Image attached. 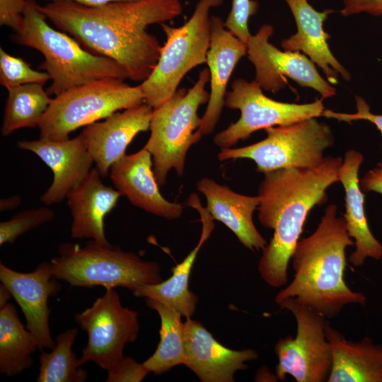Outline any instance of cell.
<instances>
[{
    "instance_id": "6da1fadb",
    "label": "cell",
    "mask_w": 382,
    "mask_h": 382,
    "mask_svg": "<svg viewBox=\"0 0 382 382\" xmlns=\"http://www.w3.org/2000/svg\"><path fill=\"white\" fill-rule=\"evenodd\" d=\"M39 7L58 30L88 51L116 61L137 82L151 74L162 47L147 28L173 20L183 11L180 0L119 1L99 6L58 1Z\"/></svg>"
},
{
    "instance_id": "7a4b0ae2",
    "label": "cell",
    "mask_w": 382,
    "mask_h": 382,
    "mask_svg": "<svg viewBox=\"0 0 382 382\" xmlns=\"http://www.w3.org/2000/svg\"><path fill=\"white\" fill-rule=\"evenodd\" d=\"M342 160L330 156L314 168H286L264 173L258 188V219L274 233L262 249L258 270L268 285L286 284L289 262L308 214L327 201L326 190L338 181Z\"/></svg>"
},
{
    "instance_id": "3957f363",
    "label": "cell",
    "mask_w": 382,
    "mask_h": 382,
    "mask_svg": "<svg viewBox=\"0 0 382 382\" xmlns=\"http://www.w3.org/2000/svg\"><path fill=\"white\" fill-rule=\"evenodd\" d=\"M354 245L337 206L329 204L316 229L299 241L292 254L294 276L276 296L277 303L294 298L326 318L337 316L347 304L366 303V296L347 285L346 248Z\"/></svg>"
},
{
    "instance_id": "277c9868",
    "label": "cell",
    "mask_w": 382,
    "mask_h": 382,
    "mask_svg": "<svg viewBox=\"0 0 382 382\" xmlns=\"http://www.w3.org/2000/svg\"><path fill=\"white\" fill-rule=\"evenodd\" d=\"M39 6L35 0H26L15 38L44 57L40 68L52 81L47 89L50 96L98 79H129L125 69L116 61L88 51L67 33L50 26Z\"/></svg>"
},
{
    "instance_id": "5b68a950",
    "label": "cell",
    "mask_w": 382,
    "mask_h": 382,
    "mask_svg": "<svg viewBox=\"0 0 382 382\" xmlns=\"http://www.w3.org/2000/svg\"><path fill=\"white\" fill-rule=\"evenodd\" d=\"M50 265L54 277L72 286H121L132 291L162 281L156 262L144 260L135 253L93 240L83 246L74 243L60 244L58 255Z\"/></svg>"
},
{
    "instance_id": "8992f818",
    "label": "cell",
    "mask_w": 382,
    "mask_h": 382,
    "mask_svg": "<svg viewBox=\"0 0 382 382\" xmlns=\"http://www.w3.org/2000/svg\"><path fill=\"white\" fill-rule=\"evenodd\" d=\"M210 80L209 69H203L190 89H178L172 97L154 109L150 137L143 148L153 158V170L159 186L166 184L167 175L175 169L179 176L184 173L189 149L202 137L198 131L201 118L198 108L208 103L209 93L205 89Z\"/></svg>"
},
{
    "instance_id": "52a82bcc",
    "label": "cell",
    "mask_w": 382,
    "mask_h": 382,
    "mask_svg": "<svg viewBox=\"0 0 382 382\" xmlns=\"http://www.w3.org/2000/svg\"><path fill=\"white\" fill-rule=\"evenodd\" d=\"M223 0H199L192 16L175 28L161 24L166 36L158 62L149 76L140 83L144 101L154 109L170 99L185 75L206 63L211 42L210 10Z\"/></svg>"
},
{
    "instance_id": "ba28073f",
    "label": "cell",
    "mask_w": 382,
    "mask_h": 382,
    "mask_svg": "<svg viewBox=\"0 0 382 382\" xmlns=\"http://www.w3.org/2000/svg\"><path fill=\"white\" fill-rule=\"evenodd\" d=\"M145 103L141 87L117 79H103L69 88L52 98L37 127L40 137L69 139L76 129Z\"/></svg>"
},
{
    "instance_id": "9c48e42d",
    "label": "cell",
    "mask_w": 382,
    "mask_h": 382,
    "mask_svg": "<svg viewBox=\"0 0 382 382\" xmlns=\"http://www.w3.org/2000/svg\"><path fill=\"white\" fill-rule=\"evenodd\" d=\"M265 130L267 137L257 143L221 149L219 160L250 158L262 173L286 168L311 169L323 161L325 151L335 141L330 127L316 117Z\"/></svg>"
},
{
    "instance_id": "30bf717a",
    "label": "cell",
    "mask_w": 382,
    "mask_h": 382,
    "mask_svg": "<svg viewBox=\"0 0 382 382\" xmlns=\"http://www.w3.org/2000/svg\"><path fill=\"white\" fill-rule=\"evenodd\" d=\"M292 313L297 331L294 338L280 339L274 347L278 364L276 376L290 375L297 382L328 381L332 367V350L325 336L326 318L294 298L277 303Z\"/></svg>"
},
{
    "instance_id": "8fae6325",
    "label": "cell",
    "mask_w": 382,
    "mask_h": 382,
    "mask_svg": "<svg viewBox=\"0 0 382 382\" xmlns=\"http://www.w3.org/2000/svg\"><path fill=\"white\" fill-rule=\"evenodd\" d=\"M225 106L241 111L238 120L217 133L214 144L221 149L230 148L253 132L274 126L291 125L306 119L322 116V99L310 103H283L267 97L259 83L236 79L226 93Z\"/></svg>"
},
{
    "instance_id": "7c38bea8",
    "label": "cell",
    "mask_w": 382,
    "mask_h": 382,
    "mask_svg": "<svg viewBox=\"0 0 382 382\" xmlns=\"http://www.w3.org/2000/svg\"><path fill=\"white\" fill-rule=\"evenodd\" d=\"M74 318L88 335L80 364L91 361L106 371L124 358L125 345L134 342L139 331L138 313L124 307L114 289H106Z\"/></svg>"
},
{
    "instance_id": "4fadbf2b",
    "label": "cell",
    "mask_w": 382,
    "mask_h": 382,
    "mask_svg": "<svg viewBox=\"0 0 382 382\" xmlns=\"http://www.w3.org/2000/svg\"><path fill=\"white\" fill-rule=\"evenodd\" d=\"M273 32L272 25H263L247 42L246 54L255 66V80L261 88L277 93L290 79L301 87L318 91L322 100L335 96V88L321 76L315 63L306 55L281 51L270 42Z\"/></svg>"
},
{
    "instance_id": "5bb4252c",
    "label": "cell",
    "mask_w": 382,
    "mask_h": 382,
    "mask_svg": "<svg viewBox=\"0 0 382 382\" xmlns=\"http://www.w3.org/2000/svg\"><path fill=\"white\" fill-rule=\"evenodd\" d=\"M0 281L21 308L38 349H52L55 342L50 329L48 300L58 294L62 284L54 277L50 262H43L29 272L12 270L1 262Z\"/></svg>"
},
{
    "instance_id": "9a60e30c",
    "label": "cell",
    "mask_w": 382,
    "mask_h": 382,
    "mask_svg": "<svg viewBox=\"0 0 382 382\" xmlns=\"http://www.w3.org/2000/svg\"><path fill=\"white\" fill-rule=\"evenodd\" d=\"M153 111L144 103L84 127L81 134L102 177L107 176L112 164L126 154L134 137L149 129Z\"/></svg>"
},
{
    "instance_id": "2e32d148",
    "label": "cell",
    "mask_w": 382,
    "mask_h": 382,
    "mask_svg": "<svg viewBox=\"0 0 382 382\" xmlns=\"http://www.w3.org/2000/svg\"><path fill=\"white\" fill-rule=\"evenodd\" d=\"M20 149L36 154L52 171L53 180L40 197L46 205L61 203L91 170L93 160L80 134L66 140L40 138L17 142Z\"/></svg>"
},
{
    "instance_id": "e0dca14e",
    "label": "cell",
    "mask_w": 382,
    "mask_h": 382,
    "mask_svg": "<svg viewBox=\"0 0 382 382\" xmlns=\"http://www.w3.org/2000/svg\"><path fill=\"white\" fill-rule=\"evenodd\" d=\"M151 157L144 148L125 154L110 167V178L116 190L135 207L166 219H178L183 206L166 200L160 193Z\"/></svg>"
},
{
    "instance_id": "ac0fdd59",
    "label": "cell",
    "mask_w": 382,
    "mask_h": 382,
    "mask_svg": "<svg viewBox=\"0 0 382 382\" xmlns=\"http://www.w3.org/2000/svg\"><path fill=\"white\" fill-rule=\"evenodd\" d=\"M186 360L184 365L202 382H232L236 371L257 358L251 349L233 350L220 344L198 321L185 322Z\"/></svg>"
},
{
    "instance_id": "d6986e66",
    "label": "cell",
    "mask_w": 382,
    "mask_h": 382,
    "mask_svg": "<svg viewBox=\"0 0 382 382\" xmlns=\"http://www.w3.org/2000/svg\"><path fill=\"white\" fill-rule=\"evenodd\" d=\"M247 53V43L228 30L224 21L211 16V42L207 54L210 75L209 99L198 131L208 135L214 129L225 105L226 87L239 60Z\"/></svg>"
},
{
    "instance_id": "ffe728a7",
    "label": "cell",
    "mask_w": 382,
    "mask_h": 382,
    "mask_svg": "<svg viewBox=\"0 0 382 382\" xmlns=\"http://www.w3.org/2000/svg\"><path fill=\"white\" fill-rule=\"evenodd\" d=\"M100 177L96 167L91 168L67 194V204L73 219L71 236L110 245L105 233L104 220L122 195L105 185Z\"/></svg>"
},
{
    "instance_id": "44dd1931",
    "label": "cell",
    "mask_w": 382,
    "mask_h": 382,
    "mask_svg": "<svg viewBox=\"0 0 382 382\" xmlns=\"http://www.w3.org/2000/svg\"><path fill=\"white\" fill-rule=\"evenodd\" d=\"M296 23L297 32L282 41L286 51H302L315 64L322 69L330 84L337 83L338 74L345 80L351 79V74L337 61L330 50V35L323 28V23L332 9L316 11L308 0H284Z\"/></svg>"
},
{
    "instance_id": "7402d4cb",
    "label": "cell",
    "mask_w": 382,
    "mask_h": 382,
    "mask_svg": "<svg viewBox=\"0 0 382 382\" xmlns=\"http://www.w3.org/2000/svg\"><path fill=\"white\" fill-rule=\"evenodd\" d=\"M363 161L359 151L348 150L338 172V181L345 193L343 218L349 236L354 240L355 250L349 259L354 267L362 265L367 257L376 260L382 258V245L371 233L364 211V195L358 174Z\"/></svg>"
},
{
    "instance_id": "603a6c76",
    "label": "cell",
    "mask_w": 382,
    "mask_h": 382,
    "mask_svg": "<svg viewBox=\"0 0 382 382\" xmlns=\"http://www.w3.org/2000/svg\"><path fill=\"white\" fill-rule=\"evenodd\" d=\"M197 188L204 195L206 209L212 218L226 225L245 248L251 250L265 248L267 241L259 233L253 219L259 204L258 196L236 193L209 178L200 179Z\"/></svg>"
},
{
    "instance_id": "cb8c5ba5",
    "label": "cell",
    "mask_w": 382,
    "mask_h": 382,
    "mask_svg": "<svg viewBox=\"0 0 382 382\" xmlns=\"http://www.w3.org/2000/svg\"><path fill=\"white\" fill-rule=\"evenodd\" d=\"M325 331L332 350L328 382H382V345L368 337L347 340L328 320Z\"/></svg>"
},
{
    "instance_id": "d4e9b609",
    "label": "cell",
    "mask_w": 382,
    "mask_h": 382,
    "mask_svg": "<svg viewBox=\"0 0 382 382\" xmlns=\"http://www.w3.org/2000/svg\"><path fill=\"white\" fill-rule=\"evenodd\" d=\"M195 208L198 209L203 224L197 245L173 269L170 278L156 284L142 285L132 291L135 296L156 300L174 308L186 318L192 316L198 301L197 296L188 287L191 270L200 248L214 228V219L207 210L199 203L195 205Z\"/></svg>"
},
{
    "instance_id": "484cf974",
    "label": "cell",
    "mask_w": 382,
    "mask_h": 382,
    "mask_svg": "<svg viewBox=\"0 0 382 382\" xmlns=\"http://www.w3.org/2000/svg\"><path fill=\"white\" fill-rule=\"evenodd\" d=\"M38 349L31 332L21 322L16 306H0V372L15 376L31 367L32 354Z\"/></svg>"
},
{
    "instance_id": "4316f807",
    "label": "cell",
    "mask_w": 382,
    "mask_h": 382,
    "mask_svg": "<svg viewBox=\"0 0 382 382\" xmlns=\"http://www.w3.org/2000/svg\"><path fill=\"white\" fill-rule=\"evenodd\" d=\"M145 302L158 313L161 328L158 347L143 364L149 372L161 374L185 363V323L181 320V313L174 308L151 299L145 298Z\"/></svg>"
},
{
    "instance_id": "83f0119b",
    "label": "cell",
    "mask_w": 382,
    "mask_h": 382,
    "mask_svg": "<svg viewBox=\"0 0 382 382\" xmlns=\"http://www.w3.org/2000/svg\"><path fill=\"white\" fill-rule=\"evenodd\" d=\"M42 84H25L11 88L4 108L1 132L2 136L27 127H37L52 98Z\"/></svg>"
},
{
    "instance_id": "f1b7e54d",
    "label": "cell",
    "mask_w": 382,
    "mask_h": 382,
    "mask_svg": "<svg viewBox=\"0 0 382 382\" xmlns=\"http://www.w3.org/2000/svg\"><path fill=\"white\" fill-rule=\"evenodd\" d=\"M78 335L76 328H69L56 337L50 352L41 351L37 382H83L88 372L81 367L72 347Z\"/></svg>"
},
{
    "instance_id": "f546056e",
    "label": "cell",
    "mask_w": 382,
    "mask_h": 382,
    "mask_svg": "<svg viewBox=\"0 0 382 382\" xmlns=\"http://www.w3.org/2000/svg\"><path fill=\"white\" fill-rule=\"evenodd\" d=\"M46 71L33 69L21 57L13 56L0 49V83L7 90L25 84L44 85L50 81Z\"/></svg>"
},
{
    "instance_id": "4dcf8cb0",
    "label": "cell",
    "mask_w": 382,
    "mask_h": 382,
    "mask_svg": "<svg viewBox=\"0 0 382 382\" xmlns=\"http://www.w3.org/2000/svg\"><path fill=\"white\" fill-rule=\"evenodd\" d=\"M54 212L47 207H40L21 212L11 219L0 223V245L12 244L23 233L51 221Z\"/></svg>"
},
{
    "instance_id": "1f68e13d",
    "label": "cell",
    "mask_w": 382,
    "mask_h": 382,
    "mask_svg": "<svg viewBox=\"0 0 382 382\" xmlns=\"http://www.w3.org/2000/svg\"><path fill=\"white\" fill-rule=\"evenodd\" d=\"M259 8L255 0H232L231 8L224 21L226 28L243 42L247 43L251 37L248 21Z\"/></svg>"
},
{
    "instance_id": "d6a6232c",
    "label": "cell",
    "mask_w": 382,
    "mask_h": 382,
    "mask_svg": "<svg viewBox=\"0 0 382 382\" xmlns=\"http://www.w3.org/2000/svg\"><path fill=\"white\" fill-rule=\"evenodd\" d=\"M107 382H139L150 372L129 357H124L108 371Z\"/></svg>"
},
{
    "instance_id": "836d02e7",
    "label": "cell",
    "mask_w": 382,
    "mask_h": 382,
    "mask_svg": "<svg viewBox=\"0 0 382 382\" xmlns=\"http://www.w3.org/2000/svg\"><path fill=\"white\" fill-rule=\"evenodd\" d=\"M355 100L357 108V112L355 113L349 114L337 112L330 110H324L322 116L328 118L336 119L339 121L347 123H351L353 121L359 120H367L374 124L382 135V115L371 113L369 104L363 98L356 96Z\"/></svg>"
},
{
    "instance_id": "e575fe53",
    "label": "cell",
    "mask_w": 382,
    "mask_h": 382,
    "mask_svg": "<svg viewBox=\"0 0 382 382\" xmlns=\"http://www.w3.org/2000/svg\"><path fill=\"white\" fill-rule=\"evenodd\" d=\"M25 5L26 0H0V25L17 31Z\"/></svg>"
},
{
    "instance_id": "d590c367",
    "label": "cell",
    "mask_w": 382,
    "mask_h": 382,
    "mask_svg": "<svg viewBox=\"0 0 382 382\" xmlns=\"http://www.w3.org/2000/svg\"><path fill=\"white\" fill-rule=\"evenodd\" d=\"M340 12L344 16L361 12L381 16L382 15V0H344V6Z\"/></svg>"
},
{
    "instance_id": "8d00e7d4",
    "label": "cell",
    "mask_w": 382,
    "mask_h": 382,
    "mask_svg": "<svg viewBox=\"0 0 382 382\" xmlns=\"http://www.w3.org/2000/svg\"><path fill=\"white\" fill-rule=\"evenodd\" d=\"M361 190L364 192H376L382 194V163L369 170L359 180Z\"/></svg>"
},
{
    "instance_id": "74e56055",
    "label": "cell",
    "mask_w": 382,
    "mask_h": 382,
    "mask_svg": "<svg viewBox=\"0 0 382 382\" xmlns=\"http://www.w3.org/2000/svg\"><path fill=\"white\" fill-rule=\"evenodd\" d=\"M21 203L20 195H14L8 197L1 198L0 200V211H10L16 209Z\"/></svg>"
},
{
    "instance_id": "f35d334b",
    "label": "cell",
    "mask_w": 382,
    "mask_h": 382,
    "mask_svg": "<svg viewBox=\"0 0 382 382\" xmlns=\"http://www.w3.org/2000/svg\"><path fill=\"white\" fill-rule=\"evenodd\" d=\"M48 2L58 1H69L76 2L77 4L86 6H99L105 5L114 1H133V0H45Z\"/></svg>"
},
{
    "instance_id": "ab89813d",
    "label": "cell",
    "mask_w": 382,
    "mask_h": 382,
    "mask_svg": "<svg viewBox=\"0 0 382 382\" xmlns=\"http://www.w3.org/2000/svg\"><path fill=\"white\" fill-rule=\"evenodd\" d=\"M12 296L10 291L2 284L0 285V306L8 303V299Z\"/></svg>"
}]
</instances>
